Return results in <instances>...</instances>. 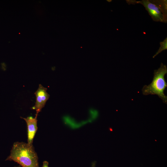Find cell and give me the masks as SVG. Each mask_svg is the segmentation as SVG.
<instances>
[{
	"label": "cell",
	"mask_w": 167,
	"mask_h": 167,
	"mask_svg": "<svg viewBox=\"0 0 167 167\" xmlns=\"http://www.w3.org/2000/svg\"><path fill=\"white\" fill-rule=\"evenodd\" d=\"M36 115L34 118L32 116L28 117L26 118L21 117L26 122L28 130V143L32 144L33 139L37 129V118Z\"/></svg>",
	"instance_id": "5"
},
{
	"label": "cell",
	"mask_w": 167,
	"mask_h": 167,
	"mask_svg": "<svg viewBox=\"0 0 167 167\" xmlns=\"http://www.w3.org/2000/svg\"><path fill=\"white\" fill-rule=\"evenodd\" d=\"M47 88L40 84L38 89L35 92L36 96V102L32 109L36 110V115H38V113L44 107L49 98V95L47 92Z\"/></svg>",
	"instance_id": "4"
},
{
	"label": "cell",
	"mask_w": 167,
	"mask_h": 167,
	"mask_svg": "<svg viewBox=\"0 0 167 167\" xmlns=\"http://www.w3.org/2000/svg\"><path fill=\"white\" fill-rule=\"evenodd\" d=\"M167 73L166 66L161 63L160 67L154 70L152 83L143 87L142 90L143 94L145 95H156L164 103L167 104V96L164 93V90L167 86L164 78Z\"/></svg>",
	"instance_id": "2"
},
{
	"label": "cell",
	"mask_w": 167,
	"mask_h": 167,
	"mask_svg": "<svg viewBox=\"0 0 167 167\" xmlns=\"http://www.w3.org/2000/svg\"><path fill=\"white\" fill-rule=\"evenodd\" d=\"M14 167H21V166H14Z\"/></svg>",
	"instance_id": "8"
},
{
	"label": "cell",
	"mask_w": 167,
	"mask_h": 167,
	"mask_svg": "<svg viewBox=\"0 0 167 167\" xmlns=\"http://www.w3.org/2000/svg\"><path fill=\"white\" fill-rule=\"evenodd\" d=\"M6 161H13L22 167H39L38 157L33 145L16 142Z\"/></svg>",
	"instance_id": "1"
},
{
	"label": "cell",
	"mask_w": 167,
	"mask_h": 167,
	"mask_svg": "<svg viewBox=\"0 0 167 167\" xmlns=\"http://www.w3.org/2000/svg\"><path fill=\"white\" fill-rule=\"evenodd\" d=\"M49 163L46 161H44L43 162L42 167H49Z\"/></svg>",
	"instance_id": "7"
},
{
	"label": "cell",
	"mask_w": 167,
	"mask_h": 167,
	"mask_svg": "<svg viewBox=\"0 0 167 167\" xmlns=\"http://www.w3.org/2000/svg\"><path fill=\"white\" fill-rule=\"evenodd\" d=\"M142 5L153 20L166 23L167 2L166 0H142L136 1V3Z\"/></svg>",
	"instance_id": "3"
},
{
	"label": "cell",
	"mask_w": 167,
	"mask_h": 167,
	"mask_svg": "<svg viewBox=\"0 0 167 167\" xmlns=\"http://www.w3.org/2000/svg\"><path fill=\"white\" fill-rule=\"evenodd\" d=\"M160 47L156 53L153 56V58H155L156 56L161 53L162 51L167 49V37L162 41L160 43Z\"/></svg>",
	"instance_id": "6"
}]
</instances>
